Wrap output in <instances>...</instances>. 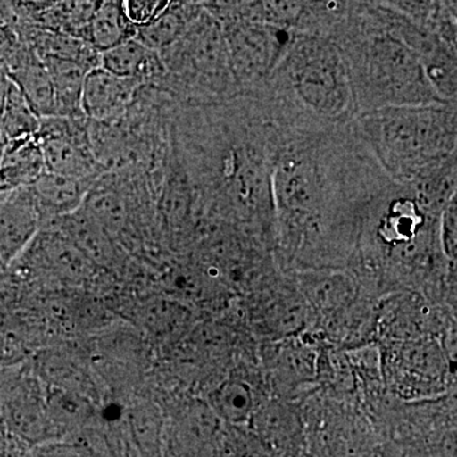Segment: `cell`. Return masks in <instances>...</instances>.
Instances as JSON below:
<instances>
[{
    "mask_svg": "<svg viewBox=\"0 0 457 457\" xmlns=\"http://www.w3.org/2000/svg\"><path fill=\"white\" fill-rule=\"evenodd\" d=\"M171 137L204 219L275 246L272 198L275 125L251 96L177 106Z\"/></svg>",
    "mask_w": 457,
    "mask_h": 457,
    "instance_id": "cell-2",
    "label": "cell"
},
{
    "mask_svg": "<svg viewBox=\"0 0 457 457\" xmlns=\"http://www.w3.org/2000/svg\"><path fill=\"white\" fill-rule=\"evenodd\" d=\"M31 446L16 437L0 418V457H29Z\"/></svg>",
    "mask_w": 457,
    "mask_h": 457,
    "instance_id": "cell-33",
    "label": "cell"
},
{
    "mask_svg": "<svg viewBox=\"0 0 457 457\" xmlns=\"http://www.w3.org/2000/svg\"><path fill=\"white\" fill-rule=\"evenodd\" d=\"M246 95L278 128H337L357 116L342 51L321 36L294 32L269 80Z\"/></svg>",
    "mask_w": 457,
    "mask_h": 457,
    "instance_id": "cell-3",
    "label": "cell"
},
{
    "mask_svg": "<svg viewBox=\"0 0 457 457\" xmlns=\"http://www.w3.org/2000/svg\"><path fill=\"white\" fill-rule=\"evenodd\" d=\"M306 302L326 314H335L353 302L354 282L333 269L309 270L300 278Z\"/></svg>",
    "mask_w": 457,
    "mask_h": 457,
    "instance_id": "cell-17",
    "label": "cell"
},
{
    "mask_svg": "<svg viewBox=\"0 0 457 457\" xmlns=\"http://www.w3.org/2000/svg\"><path fill=\"white\" fill-rule=\"evenodd\" d=\"M272 368L281 384L305 383L315 375L314 354L303 345H284L276 352Z\"/></svg>",
    "mask_w": 457,
    "mask_h": 457,
    "instance_id": "cell-26",
    "label": "cell"
},
{
    "mask_svg": "<svg viewBox=\"0 0 457 457\" xmlns=\"http://www.w3.org/2000/svg\"><path fill=\"white\" fill-rule=\"evenodd\" d=\"M189 2L196 3V4L204 5V3L207 2V0H189Z\"/></svg>",
    "mask_w": 457,
    "mask_h": 457,
    "instance_id": "cell-36",
    "label": "cell"
},
{
    "mask_svg": "<svg viewBox=\"0 0 457 457\" xmlns=\"http://www.w3.org/2000/svg\"><path fill=\"white\" fill-rule=\"evenodd\" d=\"M171 2L173 0H120L123 14L137 29L164 13Z\"/></svg>",
    "mask_w": 457,
    "mask_h": 457,
    "instance_id": "cell-30",
    "label": "cell"
},
{
    "mask_svg": "<svg viewBox=\"0 0 457 457\" xmlns=\"http://www.w3.org/2000/svg\"><path fill=\"white\" fill-rule=\"evenodd\" d=\"M101 66L117 77L158 86L164 75L161 55L132 37L101 53Z\"/></svg>",
    "mask_w": 457,
    "mask_h": 457,
    "instance_id": "cell-13",
    "label": "cell"
},
{
    "mask_svg": "<svg viewBox=\"0 0 457 457\" xmlns=\"http://www.w3.org/2000/svg\"><path fill=\"white\" fill-rule=\"evenodd\" d=\"M49 71L55 98V116L83 117L84 79L90 69L69 60H42Z\"/></svg>",
    "mask_w": 457,
    "mask_h": 457,
    "instance_id": "cell-20",
    "label": "cell"
},
{
    "mask_svg": "<svg viewBox=\"0 0 457 457\" xmlns=\"http://www.w3.org/2000/svg\"><path fill=\"white\" fill-rule=\"evenodd\" d=\"M0 68L21 90L38 119L55 116V98L49 71L26 42L22 49Z\"/></svg>",
    "mask_w": 457,
    "mask_h": 457,
    "instance_id": "cell-11",
    "label": "cell"
},
{
    "mask_svg": "<svg viewBox=\"0 0 457 457\" xmlns=\"http://www.w3.org/2000/svg\"><path fill=\"white\" fill-rule=\"evenodd\" d=\"M99 3L101 0H60L54 7L22 23L87 42L89 23Z\"/></svg>",
    "mask_w": 457,
    "mask_h": 457,
    "instance_id": "cell-19",
    "label": "cell"
},
{
    "mask_svg": "<svg viewBox=\"0 0 457 457\" xmlns=\"http://www.w3.org/2000/svg\"><path fill=\"white\" fill-rule=\"evenodd\" d=\"M0 122L8 141L33 137L40 126V119L8 77L0 88Z\"/></svg>",
    "mask_w": 457,
    "mask_h": 457,
    "instance_id": "cell-23",
    "label": "cell"
},
{
    "mask_svg": "<svg viewBox=\"0 0 457 457\" xmlns=\"http://www.w3.org/2000/svg\"><path fill=\"white\" fill-rule=\"evenodd\" d=\"M45 399L47 411L59 435L77 432L95 414L89 396L73 390L46 385Z\"/></svg>",
    "mask_w": 457,
    "mask_h": 457,
    "instance_id": "cell-22",
    "label": "cell"
},
{
    "mask_svg": "<svg viewBox=\"0 0 457 457\" xmlns=\"http://www.w3.org/2000/svg\"><path fill=\"white\" fill-rule=\"evenodd\" d=\"M4 345H0V366H11L7 363L8 356H5Z\"/></svg>",
    "mask_w": 457,
    "mask_h": 457,
    "instance_id": "cell-35",
    "label": "cell"
},
{
    "mask_svg": "<svg viewBox=\"0 0 457 457\" xmlns=\"http://www.w3.org/2000/svg\"><path fill=\"white\" fill-rule=\"evenodd\" d=\"M144 84L117 77L98 66L84 79L82 111L89 121L106 122L120 119L131 106Z\"/></svg>",
    "mask_w": 457,
    "mask_h": 457,
    "instance_id": "cell-10",
    "label": "cell"
},
{
    "mask_svg": "<svg viewBox=\"0 0 457 457\" xmlns=\"http://www.w3.org/2000/svg\"><path fill=\"white\" fill-rule=\"evenodd\" d=\"M457 212L456 196L451 198L440 218V242L445 258L449 262L456 261Z\"/></svg>",
    "mask_w": 457,
    "mask_h": 457,
    "instance_id": "cell-31",
    "label": "cell"
},
{
    "mask_svg": "<svg viewBox=\"0 0 457 457\" xmlns=\"http://www.w3.org/2000/svg\"><path fill=\"white\" fill-rule=\"evenodd\" d=\"M222 29L237 96L254 92L269 80L294 36L266 21H243Z\"/></svg>",
    "mask_w": 457,
    "mask_h": 457,
    "instance_id": "cell-7",
    "label": "cell"
},
{
    "mask_svg": "<svg viewBox=\"0 0 457 457\" xmlns=\"http://www.w3.org/2000/svg\"><path fill=\"white\" fill-rule=\"evenodd\" d=\"M42 228L29 186L0 192V260L5 267L25 252Z\"/></svg>",
    "mask_w": 457,
    "mask_h": 457,
    "instance_id": "cell-9",
    "label": "cell"
},
{
    "mask_svg": "<svg viewBox=\"0 0 457 457\" xmlns=\"http://www.w3.org/2000/svg\"><path fill=\"white\" fill-rule=\"evenodd\" d=\"M35 137L40 144L45 168L50 173L97 179L107 171L90 146L86 116L42 117Z\"/></svg>",
    "mask_w": 457,
    "mask_h": 457,
    "instance_id": "cell-8",
    "label": "cell"
},
{
    "mask_svg": "<svg viewBox=\"0 0 457 457\" xmlns=\"http://www.w3.org/2000/svg\"><path fill=\"white\" fill-rule=\"evenodd\" d=\"M216 413L230 423H243L253 416L255 398L251 385L240 378L222 383L212 395Z\"/></svg>",
    "mask_w": 457,
    "mask_h": 457,
    "instance_id": "cell-24",
    "label": "cell"
},
{
    "mask_svg": "<svg viewBox=\"0 0 457 457\" xmlns=\"http://www.w3.org/2000/svg\"><path fill=\"white\" fill-rule=\"evenodd\" d=\"M263 20L270 25L296 31L305 14L308 0H261Z\"/></svg>",
    "mask_w": 457,
    "mask_h": 457,
    "instance_id": "cell-29",
    "label": "cell"
},
{
    "mask_svg": "<svg viewBox=\"0 0 457 457\" xmlns=\"http://www.w3.org/2000/svg\"><path fill=\"white\" fill-rule=\"evenodd\" d=\"M44 171V155L35 135L8 141L0 161V192L31 186Z\"/></svg>",
    "mask_w": 457,
    "mask_h": 457,
    "instance_id": "cell-16",
    "label": "cell"
},
{
    "mask_svg": "<svg viewBox=\"0 0 457 457\" xmlns=\"http://www.w3.org/2000/svg\"><path fill=\"white\" fill-rule=\"evenodd\" d=\"M158 54L164 66L158 87L179 106H207L237 97L224 29L206 9Z\"/></svg>",
    "mask_w": 457,
    "mask_h": 457,
    "instance_id": "cell-6",
    "label": "cell"
},
{
    "mask_svg": "<svg viewBox=\"0 0 457 457\" xmlns=\"http://www.w3.org/2000/svg\"><path fill=\"white\" fill-rule=\"evenodd\" d=\"M204 8L221 26L243 21H264L261 0H207Z\"/></svg>",
    "mask_w": 457,
    "mask_h": 457,
    "instance_id": "cell-28",
    "label": "cell"
},
{
    "mask_svg": "<svg viewBox=\"0 0 457 457\" xmlns=\"http://www.w3.org/2000/svg\"><path fill=\"white\" fill-rule=\"evenodd\" d=\"M203 9V5L189 0H173L164 13L137 29L135 38L150 50L161 53L179 40Z\"/></svg>",
    "mask_w": 457,
    "mask_h": 457,
    "instance_id": "cell-18",
    "label": "cell"
},
{
    "mask_svg": "<svg viewBox=\"0 0 457 457\" xmlns=\"http://www.w3.org/2000/svg\"><path fill=\"white\" fill-rule=\"evenodd\" d=\"M18 25L23 41L41 60H69L79 62L90 71L101 66V53L90 46L88 42L27 23L18 22Z\"/></svg>",
    "mask_w": 457,
    "mask_h": 457,
    "instance_id": "cell-15",
    "label": "cell"
},
{
    "mask_svg": "<svg viewBox=\"0 0 457 457\" xmlns=\"http://www.w3.org/2000/svg\"><path fill=\"white\" fill-rule=\"evenodd\" d=\"M60 0H7L9 8L20 22H27L47 11Z\"/></svg>",
    "mask_w": 457,
    "mask_h": 457,
    "instance_id": "cell-32",
    "label": "cell"
},
{
    "mask_svg": "<svg viewBox=\"0 0 457 457\" xmlns=\"http://www.w3.org/2000/svg\"><path fill=\"white\" fill-rule=\"evenodd\" d=\"M5 267V264L3 263L2 260H0V270H2L3 269H4Z\"/></svg>",
    "mask_w": 457,
    "mask_h": 457,
    "instance_id": "cell-37",
    "label": "cell"
},
{
    "mask_svg": "<svg viewBox=\"0 0 457 457\" xmlns=\"http://www.w3.org/2000/svg\"><path fill=\"white\" fill-rule=\"evenodd\" d=\"M357 134L385 173L411 183L457 162V99L360 113Z\"/></svg>",
    "mask_w": 457,
    "mask_h": 457,
    "instance_id": "cell-5",
    "label": "cell"
},
{
    "mask_svg": "<svg viewBox=\"0 0 457 457\" xmlns=\"http://www.w3.org/2000/svg\"><path fill=\"white\" fill-rule=\"evenodd\" d=\"M275 248L291 266L333 269L356 255L363 216L390 179L354 129L275 126Z\"/></svg>",
    "mask_w": 457,
    "mask_h": 457,
    "instance_id": "cell-1",
    "label": "cell"
},
{
    "mask_svg": "<svg viewBox=\"0 0 457 457\" xmlns=\"http://www.w3.org/2000/svg\"><path fill=\"white\" fill-rule=\"evenodd\" d=\"M96 179H73L44 171L29 186L42 219V227L79 210Z\"/></svg>",
    "mask_w": 457,
    "mask_h": 457,
    "instance_id": "cell-12",
    "label": "cell"
},
{
    "mask_svg": "<svg viewBox=\"0 0 457 457\" xmlns=\"http://www.w3.org/2000/svg\"><path fill=\"white\" fill-rule=\"evenodd\" d=\"M5 79H7V75H5L4 71L0 69V88H2ZM7 137H5L4 131H3L2 128V122H0V161H2L3 153H4L5 145H7Z\"/></svg>",
    "mask_w": 457,
    "mask_h": 457,
    "instance_id": "cell-34",
    "label": "cell"
},
{
    "mask_svg": "<svg viewBox=\"0 0 457 457\" xmlns=\"http://www.w3.org/2000/svg\"><path fill=\"white\" fill-rule=\"evenodd\" d=\"M29 457H108L101 441L92 433L75 432L68 441H51L33 446Z\"/></svg>",
    "mask_w": 457,
    "mask_h": 457,
    "instance_id": "cell-27",
    "label": "cell"
},
{
    "mask_svg": "<svg viewBox=\"0 0 457 457\" xmlns=\"http://www.w3.org/2000/svg\"><path fill=\"white\" fill-rule=\"evenodd\" d=\"M135 35L137 29L123 14L120 0H101L90 21L87 42L98 53H104Z\"/></svg>",
    "mask_w": 457,
    "mask_h": 457,
    "instance_id": "cell-21",
    "label": "cell"
},
{
    "mask_svg": "<svg viewBox=\"0 0 457 457\" xmlns=\"http://www.w3.org/2000/svg\"><path fill=\"white\" fill-rule=\"evenodd\" d=\"M97 267L112 266L119 258L114 239L82 207L71 215L51 220Z\"/></svg>",
    "mask_w": 457,
    "mask_h": 457,
    "instance_id": "cell-14",
    "label": "cell"
},
{
    "mask_svg": "<svg viewBox=\"0 0 457 457\" xmlns=\"http://www.w3.org/2000/svg\"><path fill=\"white\" fill-rule=\"evenodd\" d=\"M333 41L347 64L357 116L378 108L446 101L433 87L416 51L385 29L375 5L360 3Z\"/></svg>",
    "mask_w": 457,
    "mask_h": 457,
    "instance_id": "cell-4",
    "label": "cell"
},
{
    "mask_svg": "<svg viewBox=\"0 0 457 457\" xmlns=\"http://www.w3.org/2000/svg\"><path fill=\"white\" fill-rule=\"evenodd\" d=\"M262 315V321L270 333L290 336L299 332L306 320V302L295 295H279L269 300Z\"/></svg>",
    "mask_w": 457,
    "mask_h": 457,
    "instance_id": "cell-25",
    "label": "cell"
}]
</instances>
